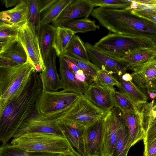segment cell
<instances>
[{"label": "cell", "instance_id": "obj_1", "mask_svg": "<svg viewBox=\"0 0 156 156\" xmlns=\"http://www.w3.org/2000/svg\"><path fill=\"white\" fill-rule=\"evenodd\" d=\"M43 91L40 74L34 72L23 91L0 110V141L7 144L22 123L36 111L37 101Z\"/></svg>", "mask_w": 156, "mask_h": 156}, {"label": "cell", "instance_id": "obj_2", "mask_svg": "<svg viewBox=\"0 0 156 156\" xmlns=\"http://www.w3.org/2000/svg\"><path fill=\"white\" fill-rule=\"evenodd\" d=\"M101 22L109 31L139 41L156 38V24L135 16L126 9H106Z\"/></svg>", "mask_w": 156, "mask_h": 156}, {"label": "cell", "instance_id": "obj_3", "mask_svg": "<svg viewBox=\"0 0 156 156\" xmlns=\"http://www.w3.org/2000/svg\"><path fill=\"white\" fill-rule=\"evenodd\" d=\"M34 71L29 61L14 67H0V110L23 91Z\"/></svg>", "mask_w": 156, "mask_h": 156}, {"label": "cell", "instance_id": "obj_4", "mask_svg": "<svg viewBox=\"0 0 156 156\" xmlns=\"http://www.w3.org/2000/svg\"><path fill=\"white\" fill-rule=\"evenodd\" d=\"M14 147L29 152H40L64 155L72 152L64 137L52 134L30 133L13 138Z\"/></svg>", "mask_w": 156, "mask_h": 156}, {"label": "cell", "instance_id": "obj_5", "mask_svg": "<svg viewBox=\"0 0 156 156\" xmlns=\"http://www.w3.org/2000/svg\"><path fill=\"white\" fill-rule=\"evenodd\" d=\"M82 95L63 90L56 91L43 90L36 104L37 115L43 120L56 121Z\"/></svg>", "mask_w": 156, "mask_h": 156}, {"label": "cell", "instance_id": "obj_6", "mask_svg": "<svg viewBox=\"0 0 156 156\" xmlns=\"http://www.w3.org/2000/svg\"><path fill=\"white\" fill-rule=\"evenodd\" d=\"M94 46L103 53L120 60L141 47H151L126 36L114 33H109Z\"/></svg>", "mask_w": 156, "mask_h": 156}, {"label": "cell", "instance_id": "obj_7", "mask_svg": "<svg viewBox=\"0 0 156 156\" xmlns=\"http://www.w3.org/2000/svg\"><path fill=\"white\" fill-rule=\"evenodd\" d=\"M106 112L94 105L82 95L58 120L78 123L86 128L103 118Z\"/></svg>", "mask_w": 156, "mask_h": 156}, {"label": "cell", "instance_id": "obj_8", "mask_svg": "<svg viewBox=\"0 0 156 156\" xmlns=\"http://www.w3.org/2000/svg\"><path fill=\"white\" fill-rule=\"evenodd\" d=\"M17 39L24 47L28 61L34 66L35 71L38 73L45 71V66L41 52L38 35L27 21L20 27Z\"/></svg>", "mask_w": 156, "mask_h": 156}, {"label": "cell", "instance_id": "obj_9", "mask_svg": "<svg viewBox=\"0 0 156 156\" xmlns=\"http://www.w3.org/2000/svg\"><path fill=\"white\" fill-rule=\"evenodd\" d=\"M126 122L123 112L115 106L103 118V140L102 156H111L119 131Z\"/></svg>", "mask_w": 156, "mask_h": 156}, {"label": "cell", "instance_id": "obj_10", "mask_svg": "<svg viewBox=\"0 0 156 156\" xmlns=\"http://www.w3.org/2000/svg\"><path fill=\"white\" fill-rule=\"evenodd\" d=\"M84 43L90 60L101 69L120 76L126 73L129 66L124 60L115 58L103 53L90 43Z\"/></svg>", "mask_w": 156, "mask_h": 156}, {"label": "cell", "instance_id": "obj_11", "mask_svg": "<svg viewBox=\"0 0 156 156\" xmlns=\"http://www.w3.org/2000/svg\"><path fill=\"white\" fill-rule=\"evenodd\" d=\"M56 123L72 152L77 156H86L84 143L85 127L78 123L61 120H57Z\"/></svg>", "mask_w": 156, "mask_h": 156}, {"label": "cell", "instance_id": "obj_12", "mask_svg": "<svg viewBox=\"0 0 156 156\" xmlns=\"http://www.w3.org/2000/svg\"><path fill=\"white\" fill-rule=\"evenodd\" d=\"M56 121L41 119L37 116L36 111L22 123L13 138L30 133H50L64 137Z\"/></svg>", "mask_w": 156, "mask_h": 156}, {"label": "cell", "instance_id": "obj_13", "mask_svg": "<svg viewBox=\"0 0 156 156\" xmlns=\"http://www.w3.org/2000/svg\"><path fill=\"white\" fill-rule=\"evenodd\" d=\"M115 90L97 81L90 85L83 96L96 106L107 112L115 107L112 92Z\"/></svg>", "mask_w": 156, "mask_h": 156}, {"label": "cell", "instance_id": "obj_14", "mask_svg": "<svg viewBox=\"0 0 156 156\" xmlns=\"http://www.w3.org/2000/svg\"><path fill=\"white\" fill-rule=\"evenodd\" d=\"M103 118L86 128L84 143L86 156H102Z\"/></svg>", "mask_w": 156, "mask_h": 156}, {"label": "cell", "instance_id": "obj_15", "mask_svg": "<svg viewBox=\"0 0 156 156\" xmlns=\"http://www.w3.org/2000/svg\"><path fill=\"white\" fill-rule=\"evenodd\" d=\"M94 7L91 0H74L65 8L52 25L56 27L77 18H87L91 15Z\"/></svg>", "mask_w": 156, "mask_h": 156}, {"label": "cell", "instance_id": "obj_16", "mask_svg": "<svg viewBox=\"0 0 156 156\" xmlns=\"http://www.w3.org/2000/svg\"><path fill=\"white\" fill-rule=\"evenodd\" d=\"M57 56L56 51L52 47L45 63V70L40 73L43 90L56 91L62 89L61 81L56 65Z\"/></svg>", "mask_w": 156, "mask_h": 156}, {"label": "cell", "instance_id": "obj_17", "mask_svg": "<svg viewBox=\"0 0 156 156\" xmlns=\"http://www.w3.org/2000/svg\"><path fill=\"white\" fill-rule=\"evenodd\" d=\"M128 69L133 71V83L141 89H146L156 81V57Z\"/></svg>", "mask_w": 156, "mask_h": 156}, {"label": "cell", "instance_id": "obj_18", "mask_svg": "<svg viewBox=\"0 0 156 156\" xmlns=\"http://www.w3.org/2000/svg\"><path fill=\"white\" fill-rule=\"evenodd\" d=\"M59 76L62 84V89L69 92L84 95L89 86L78 80L75 73L69 67L65 59L59 58Z\"/></svg>", "mask_w": 156, "mask_h": 156}, {"label": "cell", "instance_id": "obj_19", "mask_svg": "<svg viewBox=\"0 0 156 156\" xmlns=\"http://www.w3.org/2000/svg\"><path fill=\"white\" fill-rule=\"evenodd\" d=\"M28 12L27 0H22L12 9L1 11L0 21L21 27L27 21Z\"/></svg>", "mask_w": 156, "mask_h": 156}, {"label": "cell", "instance_id": "obj_20", "mask_svg": "<svg viewBox=\"0 0 156 156\" xmlns=\"http://www.w3.org/2000/svg\"><path fill=\"white\" fill-rule=\"evenodd\" d=\"M128 128L131 146L141 140L144 135L142 114L140 110L136 112H123Z\"/></svg>", "mask_w": 156, "mask_h": 156}, {"label": "cell", "instance_id": "obj_21", "mask_svg": "<svg viewBox=\"0 0 156 156\" xmlns=\"http://www.w3.org/2000/svg\"><path fill=\"white\" fill-rule=\"evenodd\" d=\"M76 34L71 30L62 26L55 27L52 47L59 58L66 54V49Z\"/></svg>", "mask_w": 156, "mask_h": 156}, {"label": "cell", "instance_id": "obj_22", "mask_svg": "<svg viewBox=\"0 0 156 156\" xmlns=\"http://www.w3.org/2000/svg\"><path fill=\"white\" fill-rule=\"evenodd\" d=\"M55 27L48 24L41 27L38 34L41 55L45 63L52 48Z\"/></svg>", "mask_w": 156, "mask_h": 156}, {"label": "cell", "instance_id": "obj_23", "mask_svg": "<svg viewBox=\"0 0 156 156\" xmlns=\"http://www.w3.org/2000/svg\"><path fill=\"white\" fill-rule=\"evenodd\" d=\"M74 0H56L48 9L40 13L41 27L55 23L65 8Z\"/></svg>", "mask_w": 156, "mask_h": 156}, {"label": "cell", "instance_id": "obj_24", "mask_svg": "<svg viewBox=\"0 0 156 156\" xmlns=\"http://www.w3.org/2000/svg\"><path fill=\"white\" fill-rule=\"evenodd\" d=\"M0 56L10 58L20 65L28 61L27 53L17 38L0 51Z\"/></svg>", "mask_w": 156, "mask_h": 156}, {"label": "cell", "instance_id": "obj_25", "mask_svg": "<svg viewBox=\"0 0 156 156\" xmlns=\"http://www.w3.org/2000/svg\"><path fill=\"white\" fill-rule=\"evenodd\" d=\"M156 57V48L148 46L141 47L136 50L124 57L122 60L128 64L129 69Z\"/></svg>", "mask_w": 156, "mask_h": 156}, {"label": "cell", "instance_id": "obj_26", "mask_svg": "<svg viewBox=\"0 0 156 156\" xmlns=\"http://www.w3.org/2000/svg\"><path fill=\"white\" fill-rule=\"evenodd\" d=\"M118 76L120 84L119 88L123 92L122 93L138 104L147 102V98L146 94L133 81H125L121 79V76Z\"/></svg>", "mask_w": 156, "mask_h": 156}, {"label": "cell", "instance_id": "obj_27", "mask_svg": "<svg viewBox=\"0 0 156 156\" xmlns=\"http://www.w3.org/2000/svg\"><path fill=\"white\" fill-rule=\"evenodd\" d=\"M131 147L126 122L121 128L111 156H127Z\"/></svg>", "mask_w": 156, "mask_h": 156}, {"label": "cell", "instance_id": "obj_28", "mask_svg": "<svg viewBox=\"0 0 156 156\" xmlns=\"http://www.w3.org/2000/svg\"><path fill=\"white\" fill-rule=\"evenodd\" d=\"M62 57L70 60L83 72L89 85L96 81L101 69L96 65L90 62H87L80 60L67 54Z\"/></svg>", "mask_w": 156, "mask_h": 156}, {"label": "cell", "instance_id": "obj_29", "mask_svg": "<svg viewBox=\"0 0 156 156\" xmlns=\"http://www.w3.org/2000/svg\"><path fill=\"white\" fill-rule=\"evenodd\" d=\"M66 54L81 60L90 62L84 43L77 35H74L71 38L66 48Z\"/></svg>", "mask_w": 156, "mask_h": 156}, {"label": "cell", "instance_id": "obj_30", "mask_svg": "<svg viewBox=\"0 0 156 156\" xmlns=\"http://www.w3.org/2000/svg\"><path fill=\"white\" fill-rule=\"evenodd\" d=\"M112 95L115 106L123 112H136L140 110V104L134 102L124 93L114 90Z\"/></svg>", "mask_w": 156, "mask_h": 156}, {"label": "cell", "instance_id": "obj_31", "mask_svg": "<svg viewBox=\"0 0 156 156\" xmlns=\"http://www.w3.org/2000/svg\"><path fill=\"white\" fill-rule=\"evenodd\" d=\"M60 26L69 29L75 34L95 31L100 27L99 26L96 24L95 20L87 18L72 20Z\"/></svg>", "mask_w": 156, "mask_h": 156}, {"label": "cell", "instance_id": "obj_32", "mask_svg": "<svg viewBox=\"0 0 156 156\" xmlns=\"http://www.w3.org/2000/svg\"><path fill=\"white\" fill-rule=\"evenodd\" d=\"M20 27L16 25L0 22V51L17 38Z\"/></svg>", "mask_w": 156, "mask_h": 156}, {"label": "cell", "instance_id": "obj_33", "mask_svg": "<svg viewBox=\"0 0 156 156\" xmlns=\"http://www.w3.org/2000/svg\"><path fill=\"white\" fill-rule=\"evenodd\" d=\"M60 154L40 152H27L16 147L11 144L1 145L0 147V156H62Z\"/></svg>", "mask_w": 156, "mask_h": 156}, {"label": "cell", "instance_id": "obj_34", "mask_svg": "<svg viewBox=\"0 0 156 156\" xmlns=\"http://www.w3.org/2000/svg\"><path fill=\"white\" fill-rule=\"evenodd\" d=\"M154 100L152 99L150 102H146L140 105L144 135L156 117V109L154 108Z\"/></svg>", "mask_w": 156, "mask_h": 156}, {"label": "cell", "instance_id": "obj_35", "mask_svg": "<svg viewBox=\"0 0 156 156\" xmlns=\"http://www.w3.org/2000/svg\"><path fill=\"white\" fill-rule=\"evenodd\" d=\"M29 12L27 21L30 23L38 35L41 26L38 0H27Z\"/></svg>", "mask_w": 156, "mask_h": 156}, {"label": "cell", "instance_id": "obj_36", "mask_svg": "<svg viewBox=\"0 0 156 156\" xmlns=\"http://www.w3.org/2000/svg\"><path fill=\"white\" fill-rule=\"evenodd\" d=\"M94 7L112 9H124L128 8L131 2L129 0H91Z\"/></svg>", "mask_w": 156, "mask_h": 156}, {"label": "cell", "instance_id": "obj_37", "mask_svg": "<svg viewBox=\"0 0 156 156\" xmlns=\"http://www.w3.org/2000/svg\"><path fill=\"white\" fill-rule=\"evenodd\" d=\"M127 9L135 11L156 12V0H132Z\"/></svg>", "mask_w": 156, "mask_h": 156}, {"label": "cell", "instance_id": "obj_38", "mask_svg": "<svg viewBox=\"0 0 156 156\" xmlns=\"http://www.w3.org/2000/svg\"><path fill=\"white\" fill-rule=\"evenodd\" d=\"M96 81L112 89H114V86L119 88L120 85L119 80L116 79L112 74L101 69L98 74Z\"/></svg>", "mask_w": 156, "mask_h": 156}, {"label": "cell", "instance_id": "obj_39", "mask_svg": "<svg viewBox=\"0 0 156 156\" xmlns=\"http://www.w3.org/2000/svg\"><path fill=\"white\" fill-rule=\"evenodd\" d=\"M156 139V117L145 134L143 139L144 145Z\"/></svg>", "mask_w": 156, "mask_h": 156}, {"label": "cell", "instance_id": "obj_40", "mask_svg": "<svg viewBox=\"0 0 156 156\" xmlns=\"http://www.w3.org/2000/svg\"><path fill=\"white\" fill-rule=\"evenodd\" d=\"M130 12L137 17L156 24V12L133 10H130Z\"/></svg>", "mask_w": 156, "mask_h": 156}, {"label": "cell", "instance_id": "obj_41", "mask_svg": "<svg viewBox=\"0 0 156 156\" xmlns=\"http://www.w3.org/2000/svg\"><path fill=\"white\" fill-rule=\"evenodd\" d=\"M143 156H156V139L144 145Z\"/></svg>", "mask_w": 156, "mask_h": 156}, {"label": "cell", "instance_id": "obj_42", "mask_svg": "<svg viewBox=\"0 0 156 156\" xmlns=\"http://www.w3.org/2000/svg\"><path fill=\"white\" fill-rule=\"evenodd\" d=\"M19 65L10 58L0 56V67H12Z\"/></svg>", "mask_w": 156, "mask_h": 156}, {"label": "cell", "instance_id": "obj_43", "mask_svg": "<svg viewBox=\"0 0 156 156\" xmlns=\"http://www.w3.org/2000/svg\"><path fill=\"white\" fill-rule=\"evenodd\" d=\"M56 1V0H38L40 13L48 9Z\"/></svg>", "mask_w": 156, "mask_h": 156}, {"label": "cell", "instance_id": "obj_44", "mask_svg": "<svg viewBox=\"0 0 156 156\" xmlns=\"http://www.w3.org/2000/svg\"><path fill=\"white\" fill-rule=\"evenodd\" d=\"M147 45L156 48V38L143 39L140 41Z\"/></svg>", "mask_w": 156, "mask_h": 156}, {"label": "cell", "instance_id": "obj_45", "mask_svg": "<svg viewBox=\"0 0 156 156\" xmlns=\"http://www.w3.org/2000/svg\"><path fill=\"white\" fill-rule=\"evenodd\" d=\"M2 3L5 5L6 8L15 6L21 0H2Z\"/></svg>", "mask_w": 156, "mask_h": 156}, {"label": "cell", "instance_id": "obj_46", "mask_svg": "<svg viewBox=\"0 0 156 156\" xmlns=\"http://www.w3.org/2000/svg\"><path fill=\"white\" fill-rule=\"evenodd\" d=\"M64 58L69 68L74 73L80 69L76 65L70 60L67 58Z\"/></svg>", "mask_w": 156, "mask_h": 156}, {"label": "cell", "instance_id": "obj_47", "mask_svg": "<svg viewBox=\"0 0 156 156\" xmlns=\"http://www.w3.org/2000/svg\"><path fill=\"white\" fill-rule=\"evenodd\" d=\"M121 79L125 81H133V78L131 74L128 73H126L121 76Z\"/></svg>", "mask_w": 156, "mask_h": 156}, {"label": "cell", "instance_id": "obj_48", "mask_svg": "<svg viewBox=\"0 0 156 156\" xmlns=\"http://www.w3.org/2000/svg\"><path fill=\"white\" fill-rule=\"evenodd\" d=\"M146 90L147 93L150 92H152L156 94V81L154 82Z\"/></svg>", "mask_w": 156, "mask_h": 156}, {"label": "cell", "instance_id": "obj_49", "mask_svg": "<svg viewBox=\"0 0 156 156\" xmlns=\"http://www.w3.org/2000/svg\"><path fill=\"white\" fill-rule=\"evenodd\" d=\"M62 156H77L72 152L63 155Z\"/></svg>", "mask_w": 156, "mask_h": 156}, {"label": "cell", "instance_id": "obj_50", "mask_svg": "<svg viewBox=\"0 0 156 156\" xmlns=\"http://www.w3.org/2000/svg\"><path fill=\"white\" fill-rule=\"evenodd\" d=\"M154 108L156 109V103L154 105Z\"/></svg>", "mask_w": 156, "mask_h": 156}]
</instances>
